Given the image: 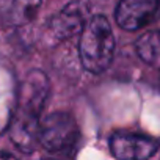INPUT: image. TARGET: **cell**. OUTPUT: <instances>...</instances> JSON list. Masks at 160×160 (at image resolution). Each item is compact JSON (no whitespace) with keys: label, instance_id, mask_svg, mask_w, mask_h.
<instances>
[{"label":"cell","instance_id":"obj_1","mask_svg":"<svg viewBox=\"0 0 160 160\" xmlns=\"http://www.w3.org/2000/svg\"><path fill=\"white\" fill-rule=\"evenodd\" d=\"M50 83L42 71H30L18 88L14 113L10 122V137L18 149L32 152L39 144L41 113L47 102Z\"/></svg>","mask_w":160,"mask_h":160},{"label":"cell","instance_id":"obj_2","mask_svg":"<svg viewBox=\"0 0 160 160\" xmlns=\"http://www.w3.org/2000/svg\"><path fill=\"white\" fill-rule=\"evenodd\" d=\"M80 61L93 74H102L108 69L115 53V36L105 16H93L80 33L78 42Z\"/></svg>","mask_w":160,"mask_h":160},{"label":"cell","instance_id":"obj_3","mask_svg":"<svg viewBox=\"0 0 160 160\" xmlns=\"http://www.w3.org/2000/svg\"><path fill=\"white\" fill-rule=\"evenodd\" d=\"M78 127L66 112H55L44 118L39 126V144L53 154H64L77 144Z\"/></svg>","mask_w":160,"mask_h":160},{"label":"cell","instance_id":"obj_4","mask_svg":"<svg viewBox=\"0 0 160 160\" xmlns=\"http://www.w3.org/2000/svg\"><path fill=\"white\" fill-rule=\"evenodd\" d=\"M88 18V7L82 0H74L69 2L66 7H63L49 22L47 25V35L49 39L55 44L69 39L75 35H80L85 28Z\"/></svg>","mask_w":160,"mask_h":160},{"label":"cell","instance_id":"obj_5","mask_svg":"<svg viewBox=\"0 0 160 160\" xmlns=\"http://www.w3.org/2000/svg\"><path fill=\"white\" fill-rule=\"evenodd\" d=\"M112 154L119 160H146L158 151V141L132 132H119L110 138Z\"/></svg>","mask_w":160,"mask_h":160},{"label":"cell","instance_id":"obj_6","mask_svg":"<svg viewBox=\"0 0 160 160\" xmlns=\"http://www.w3.org/2000/svg\"><path fill=\"white\" fill-rule=\"evenodd\" d=\"M160 7V0H121L115 11L118 25L127 32H135L152 21Z\"/></svg>","mask_w":160,"mask_h":160},{"label":"cell","instance_id":"obj_7","mask_svg":"<svg viewBox=\"0 0 160 160\" xmlns=\"http://www.w3.org/2000/svg\"><path fill=\"white\" fill-rule=\"evenodd\" d=\"M18 99L14 74L3 58H0V133L10 127Z\"/></svg>","mask_w":160,"mask_h":160},{"label":"cell","instance_id":"obj_8","mask_svg":"<svg viewBox=\"0 0 160 160\" xmlns=\"http://www.w3.org/2000/svg\"><path fill=\"white\" fill-rule=\"evenodd\" d=\"M42 0H2L0 11L7 22L13 25H24L35 19Z\"/></svg>","mask_w":160,"mask_h":160},{"label":"cell","instance_id":"obj_9","mask_svg":"<svg viewBox=\"0 0 160 160\" xmlns=\"http://www.w3.org/2000/svg\"><path fill=\"white\" fill-rule=\"evenodd\" d=\"M135 49L143 63L154 69H160V30L141 35L135 42Z\"/></svg>","mask_w":160,"mask_h":160}]
</instances>
